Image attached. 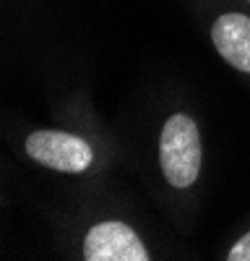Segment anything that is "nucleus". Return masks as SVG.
Listing matches in <instances>:
<instances>
[{"mask_svg": "<svg viewBox=\"0 0 250 261\" xmlns=\"http://www.w3.org/2000/svg\"><path fill=\"white\" fill-rule=\"evenodd\" d=\"M159 172L172 191H191L203 172V136L196 118L185 110L167 115L157 141Z\"/></svg>", "mask_w": 250, "mask_h": 261, "instance_id": "f257e3e1", "label": "nucleus"}, {"mask_svg": "<svg viewBox=\"0 0 250 261\" xmlns=\"http://www.w3.org/2000/svg\"><path fill=\"white\" fill-rule=\"evenodd\" d=\"M24 146L34 162L60 172H83L94 162L91 146L66 130H34Z\"/></svg>", "mask_w": 250, "mask_h": 261, "instance_id": "f03ea898", "label": "nucleus"}, {"mask_svg": "<svg viewBox=\"0 0 250 261\" xmlns=\"http://www.w3.org/2000/svg\"><path fill=\"white\" fill-rule=\"evenodd\" d=\"M83 258L86 261H149L151 253L141 235L120 220L97 222L83 238Z\"/></svg>", "mask_w": 250, "mask_h": 261, "instance_id": "7ed1b4c3", "label": "nucleus"}, {"mask_svg": "<svg viewBox=\"0 0 250 261\" xmlns=\"http://www.w3.org/2000/svg\"><path fill=\"white\" fill-rule=\"evenodd\" d=\"M211 45L219 58L242 76H250V13L222 8L208 24Z\"/></svg>", "mask_w": 250, "mask_h": 261, "instance_id": "20e7f679", "label": "nucleus"}, {"mask_svg": "<svg viewBox=\"0 0 250 261\" xmlns=\"http://www.w3.org/2000/svg\"><path fill=\"white\" fill-rule=\"evenodd\" d=\"M227 261H250V230H245L240 238H235V243L227 248Z\"/></svg>", "mask_w": 250, "mask_h": 261, "instance_id": "39448f33", "label": "nucleus"}, {"mask_svg": "<svg viewBox=\"0 0 250 261\" xmlns=\"http://www.w3.org/2000/svg\"><path fill=\"white\" fill-rule=\"evenodd\" d=\"M247 6H250V0H247Z\"/></svg>", "mask_w": 250, "mask_h": 261, "instance_id": "423d86ee", "label": "nucleus"}]
</instances>
